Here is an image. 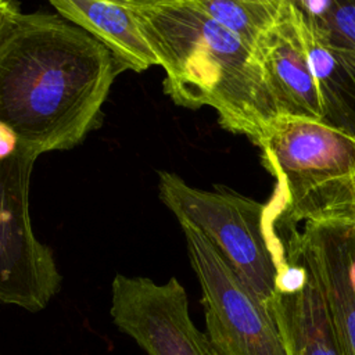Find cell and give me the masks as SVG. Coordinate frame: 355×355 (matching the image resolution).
<instances>
[{
	"mask_svg": "<svg viewBox=\"0 0 355 355\" xmlns=\"http://www.w3.org/2000/svg\"><path fill=\"white\" fill-rule=\"evenodd\" d=\"M121 68L57 14L18 11L0 37V126L37 155L71 150L101 125Z\"/></svg>",
	"mask_w": 355,
	"mask_h": 355,
	"instance_id": "cell-1",
	"label": "cell"
},
{
	"mask_svg": "<svg viewBox=\"0 0 355 355\" xmlns=\"http://www.w3.org/2000/svg\"><path fill=\"white\" fill-rule=\"evenodd\" d=\"M114 324L147 355H219L189 313L176 277L158 284L148 277L116 275L111 283Z\"/></svg>",
	"mask_w": 355,
	"mask_h": 355,
	"instance_id": "cell-7",
	"label": "cell"
},
{
	"mask_svg": "<svg viewBox=\"0 0 355 355\" xmlns=\"http://www.w3.org/2000/svg\"><path fill=\"white\" fill-rule=\"evenodd\" d=\"M50 6L103 44L121 71L141 72L158 65L126 0H51Z\"/></svg>",
	"mask_w": 355,
	"mask_h": 355,
	"instance_id": "cell-11",
	"label": "cell"
},
{
	"mask_svg": "<svg viewBox=\"0 0 355 355\" xmlns=\"http://www.w3.org/2000/svg\"><path fill=\"white\" fill-rule=\"evenodd\" d=\"M268 308L287 355H343L324 298L306 269L279 286Z\"/></svg>",
	"mask_w": 355,
	"mask_h": 355,
	"instance_id": "cell-10",
	"label": "cell"
},
{
	"mask_svg": "<svg viewBox=\"0 0 355 355\" xmlns=\"http://www.w3.org/2000/svg\"><path fill=\"white\" fill-rule=\"evenodd\" d=\"M277 115L323 119V105L291 0H282L270 26L254 50Z\"/></svg>",
	"mask_w": 355,
	"mask_h": 355,
	"instance_id": "cell-9",
	"label": "cell"
},
{
	"mask_svg": "<svg viewBox=\"0 0 355 355\" xmlns=\"http://www.w3.org/2000/svg\"><path fill=\"white\" fill-rule=\"evenodd\" d=\"M254 144L276 178V220L297 225L327 216L355 186V133L323 119L276 115Z\"/></svg>",
	"mask_w": 355,
	"mask_h": 355,
	"instance_id": "cell-3",
	"label": "cell"
},
{
	"mask_svg": "<svg viewBox=\"0 0 355 355\" xmlns=\"http://www.w3.org/2000/svg\"><path fill=\"white\" fill-rule=\"evenodd\" d=\"M165 71L164 90L178 105L211 107L219 123L252 143L276 110L252 49L189 0H126Z\"/></svg>",
	"mask_w": 355,
	"mask_h": 355,
	"instance_id": "cell-2",
	"label": "cell"
},
{
	"mask_svg": "<svg viewBox=\"0 0 355 355\" xmlns=\"http://www.w3.org/2000/svg\"><path fill=\"white\" fill-rule=\"evenodd\" d=\"M191 268L201 286L207 336L219 355H287L279 329L263 305L196 229L179 223Z\"/></svg>",
	"mask_w": 355,
	"mask_h": 355,
	"instance_id": "cell-6",
	"label": "cell"
},
{
	"mask_svg": "<svg viewBox=\"0 0 355 355\" xmlns=\"http://www.w3.org/2000/svg\"><path fill=\"white\" fill-rule=\"evenodd\" d=\"M308 19L331 42L355 50V1L330 0L327 10L320 17Z\"/></svg>",
	"mask_w": 355,
	"mask_h": 355,
	"instance_id": "cell-14",
	"label": "cell"
},
{
	"mask_svg": "<svg viewBox=\"0 0 355 355\" xmlns=\"http://www.w3.org/2000/svg\"><path fill=\"white\" fill-rule=\"evenodd\" d=\"M161 201L179 223L200 232L250 291L269 306L287 265L286 248L273 227V204H261L229 189L201 190L180 176L158 173Z\"/></svg>",
	"mask_w": 355,
	"mask_h": 355,
	"instance_id": "cell-4",
	"label": "cell"
},
{
	"mask_svg": "<svg viewBox=\"0 0 355 355\" xmlns=\"http://www.w3.org/2000/svg\"><path fill=\"white\" fill-rule=\"evenodd\" d=\"M297 12L324 121L355 133V50L331 42L312 21Z\"/></svg>",
	"mask_w": 355,
	"mask_h": 355,
	"instance_id": "cell-12",
	"label": "cell"
},
{
	"mask_svg": "<svg viewBox=\"0 0 355 355\" xmlns=\"http://www.w3.org/2000/svg\"><path fill=\"white\" fill-rule=\"evenodd\" d=\"M18 11H21L18 3L7 1V0H0V37L4 33L6 28L8 26L10 21L14 18V15Z\"/></svg>",
	"mask_w": 355,
	"mask_h": 355,
	"instance_id": "cell-15",
	"label": "cell"
},
{
	"mask_svg": "<svg viewBox=\"0 0 355 355\" xmlns=\"http://www.w3.org/2000/svg\"><path fill=\"white\" fill-rule=\"evenodd\" d=\"M37 157L0 126V302L29 312L44 309L62 280L51 248L36 237L29 215Z\"/></svg>",
	"mask_w": 355,
	"mask_h": 355,
	"instance_id": "cell-5",
	"label": "cell"
},
{
	"mask_svg": "<svg viewBox=\"0 0 355 355\" xmlns=\"http://www.w3.org/2000/svg\"><path fill=\"white\" fill-rule=\"evenodd\" d=\"M286 254L316 282L343 355H355V218L305 222L291 232Z\"/></svg>",
	"mask_w": 355,
	"mask_h": 355,
	"instance_id": "cell-8",
	"label": "cell"
},
{
	"mask_svg": "<svg viewBox=\"0 0 355 355\" xmlns=\"http://www.w3.org/2000/svg\"><path fill=\"white\" fill-rule=\"evenodd\" d=\"M189 3L254 50L276 18L282 0H189Z\"/></svg>",
	"mask_w": 355,
	"mask_h": 355,
	"instance_id": "cell-13",
	"label": "cell"
}]
</instances>
